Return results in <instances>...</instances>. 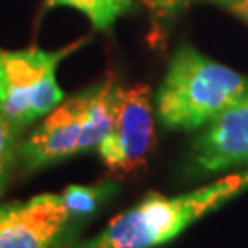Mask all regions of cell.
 Listing matches in <instances>:
<instances>
[{
  "label": "cell",
  "mask_w": 248,
  "mask_h": 248,
  "mask_svg": "<svg viewBox=\"0 0 248 248\" xmlns=\"http://www.w3.org/2000/svg\"><path fill=\"white\" fill-rule=\"evenodd\" d=\"M248 92V78L182 45L155 96V114L169 131H201Z\"/></svg>",
  "instance_id": "1"
},
{
  "label": "cell",
  "mask_w": 248,
  "mask_h": 248,
  "mask_svg": "<svg viewBox=\"0 0 248 248\" xmlns=\"http://www.w3.org/2000/svg\"><path fill=\"white\" fill-rule=\"evenodd\" d=\"M247 189L248 169H245L182 195L149 193L136 206L116 215L96 237L72 248H156Z\"/></svg>",
  "instance_id": "2"
},
{
  "label": "cell",
  "mask_w": 248,
  "mask_h": 248,
  "mask_svg": "<svg viewBox=\"0 0 248 248\" xmlns=\"http://www.w3.org/2000/svg\"><path fill=\"white\" fill-rule=\"evenodd\" d=\"M81 45L83 41H78L55 52L37 46L26 50L0 48V103L20 138L28 127L43 120L64 99L55 70Z\"/></svg>",
  "instance_id": "3"
},
{
  "label": "cell",
  "mask_w": 248,
  "mask_h": 248,
  "mask_svg": "<svg viewBox=\"0 0 248 248\" xmlns=\"http://www.w3.org/2000/svg\"><path fill=\"white\" fill-rule=\"evenodd\" d=\"M155 116L147 85L124 90L112 129L96 149L110 175L129 177L147 164L156 142Z\"/></svg>",
  "instance_id": "4"
},
{
  "label": "cell",
  "mask_w": 248,
  "mask_h": 248,
  "mask_svg": "<svg viewBox=\"0 0 248 248\" xmlns=\"http://www.w3.org/2000/svg\"><path fill=\"white\" fill-rule=\"evenodd\" d=\"M79 226L61 193L0 204V248H72Z\"/></svg>",
  "instance_id": "5"
},
{
  "label": "cell",
  "mask_w": 248,
  "mask_h": 248,
  "mask_svg": "<svg viewBox=\"0 0 248 248\" xmlns=\"http://www.w3.org/2000/svg\"><path fill=\"white\" fill-rule=\"evenodd\" d=\"M189 168L199 175H215L248 166V92L197 136L189 147Z\"/></svg>",
  "instance_id": "6"
},
{
  "label": "cell",
  "mask_w": 248,
  "mask_h": 248,
  "mask_svg": "<svg viewBox=\"0 0 248 248\" xmlns=\"http://www.w3.org/2000/svg\"><path fill=\"white\" fill-rule=\"evenodd\" d=\"M83 96L62 99L20 142L18 166L24 171H37L83 153Z\"/></svg>",
  "instance_id": "7"
},
{
  "label": "cell",
  "mask_w": 248,
  "mask_h": 248,
  "mask_svg": "<svg viewBox=\"0 0 248 248\" xmlns=\"http://www.w3.org/2000/svg\"><path fill=\"white\" fill-rule=\"evenodd\" d=\"M122 94H124V89L110 74L89 89L81 90V96H83L81 149L83 153L98 149V145L112 129Z\"/></svg>",
  "instance_id": "8"
},
{
  "label": "cell",
  "mask_w": 248,
  "mask_h": 248,
  "mask_svg": "<svg viewBox=\"0 0 248 248\" xmlns=\"http://www.w3.org/2000/svg\"><path fill=\"white\" fill-rule=\"evenodd\" d=\"M46 6H66L81 11L96 30L107 31L120 17L131 13L134 0H46Z\"/></svg>",
  "instance_id": "9"
},
{
  "label": "cell",
  "mask_w": 248,
  "mask_h": 248,
  "mask_svg": "<svg viewBox=\"0 0 248 248\" xmlns=\"http://www.w3.org/2000/svg\"><path fill=\"white\" fill-rule=\"evenodd\" d=\"M116 182H103L96 186H68L61 191V199L70 215L79 222H85L118 191Z\"/></svg>",
  "instance_id": "10"
},
{
  "label": "cell",
  "mask_w": 248,
  "mask_h": 248,
  "mask_svg": "<svg viewBox=\"0 0 248 248\" xmlns=\"http://www.w3.org/2000/svg\"><path fill=\"white\" fill-rule=\"evenodd\" d=\"M20 142V136L13 129L0 103V197L8 189L9 182L15 175V169L18 168Z\"/></svg>",
  "instance_id": "11"
},
{
  "label": "cell",
  "mask_w": 248,
  "mask_h": 248,
  "mask_svg": "<svg viewBox=\"0 0 248 248\" xmlns=\"http://www.w3.org/2000/svg\"><path fill=\"white\" fill-rule=\"evenodd\" d=\"M248 24V0H212Z\"/></svg>",
  "instance_id": "12"
},
{
  "label": "cell",
  "mask_w": 248,
  "mask_h": 248,
  "mask_svg": "<svg viewBox=\"0 0 248 248\" xmlns=\"http://www.w3.org/2000/svg\"><path fill=\"white\" fill-rule=\"evenodd\" d=\"M162 6H166V4H171V2H177V0H158Z\"/></svg>",
  "instance_id": "13"
}]
</instances>
